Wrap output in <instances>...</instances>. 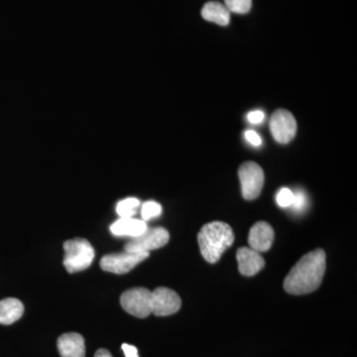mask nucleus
I'll return each mask as SVG.
<instances>
[{
    "mask_svg": "<svg viewBox=\"0 0 357 357\" xmlns=\"http://www.w3.org/2000/svg\"><path fill=\"white\" fill-rule=\"evenodd\" d=\"M248 119L250 123L259 124L264 121L265 114L261 110H255V112H249Z\"/></svg>",
    "mask_w": 357,
    "mask_h": 357,
    "instance_id": "nucleus-22",
    "label": "nucleus"
},
{
    "mask_svg": "<svg viewBox=\"0 0 357 357\" xmlns=\"http://www.w3.org/2000/svg\"><path fill=\"white\" fill-rule=\"evenodd\" d=\"M58 351L62 357L86 356V345L84 337L77 333H64L59 337Z\"/></svg>",
    "mask_w": 357,
    "mask_h": 357,
    "instance_id": "nucleus-12",
    "label": "nucleus"
},
{
    "mask_svg": "<svg viewBox=\"0 0 357 357\" xmlns=\"http://www.w3.org/2000/svg\"><path fill=\"white\" fill-rule=\"evenodd\" d=\"M95 357H112V356L107 349H100L96 352Z\"/></svg>",
    "mask_w": 357,
    "mask_h": 357,
    "instance_id": "nucleus-24",
    "label": "nucleus"
},
{
    "mask_svg": "<svg viewBox=\"0 0 357 357\" xmlns=\"http://www.w3.org/2000/svg\"><path fill=\"white\" fill-rule=\"evenodd\" d=\"M182 306L180 296L165 287L157 288L152 292V314L158 317L171 316Z\"/></svg>",
    "mask_w": 357,
    "mask_h": 357,
    "instance_id": "nucleus-9",
    "label": "nucleus"
},
{
    "mask_svg": "<svg viewBox=\"0 0 357 357\" xmlns=\"http://www.w3.org/2000/svg\"><path fill=\"white\" fill-rule=\"evenodd\" d=\"M307 203V199L306 192L299 190V191L294 192V201L290 208H292L295 211H303L306 208Z\"/></svg>",
    "mask_w": 357,
    "mask_h": 357,
    "instance_id": "nucleus-20",
    "label": "nucleus"
},
{
    "mask_svg": "<svg viewBox=\"0 0 357 357\" xmlns=\"http://www.w3.org/2000/svg\"><path fill=\"white\" fill-rule=\"evenodd\" d=\"M294 201V192L287 188H283L278 192L276 196L277 204L281 208H290Z\"/></svg>",
    "mask_w": 357,
    "mask_h": 357,
    "instance_id": "nucleus-19",
    "label": "nucleus"
},
{
    "mask_svg": "<svg viewBox=\"0 0 357 357\" xmlns=\"http://www.w3.org/2000/svg\"><path fill=\"white\" fill-rule=\"evenodd\" d=\"M121 305L136 318H147L152 314V292L142 287L129 289L122 294Z\"/></svg>",
    "mask_w": 357,
    "mask_h": 357,
    "instance_id": "nucleus-4",
    "label": "nucleus"
},
{
    "mask_svg": "<svg viewBox=\"0 0 357 357\" xmlns=\"http://www.w3.org/2000/svg\"><path fill=\"white\" fill-rule=\"evenodd\" d=\"M198 241L204 259L210 263H215L234 243V230L225 222H208L199 230Z\"/></svg>",
    "mask_w": 357,
    "mask_h": 357,
    "instance_id": "nucleus-2",
    "label": "nucleus"
},
{
    "mask_svg": "<svg viewBox=\"0 0 357 357\" xmlns=\"http://www.w3.org/2000/svg\"><path fill=\"white\" fill-rule=\"evenodd\" d=\"M64 266L69 273L84 271L95 259V249L86 239H70L64 243Z\"/></svg>",
    "mask_w": 357,
    "mask_h": 357,
    "instance_id": "nucleus-3",
    "label": "nucleus"
},
{
    "mask_svg": "<svg viewBox=\"0 0 357 357\" xmlns=\"http://www.w3.org/2000/svg\"><path fill=\"white\" fill-rule=\"evenodd\" d=\"M238 176L243 198L248 201L257 199L264 185V172L261 167L255 162H246L239 168Z\"/></svg>",
    "mask_w": 357,
    "mask_h": 357,
    "instance_id": "nucleus-5",
    "label": "nucleus"
},
{
    "mask_svg": "<svg viewBox=\"0 0 357 357\" xmlns=\"http://www.w3.org/2000/svg\"><path fill=\"white\" fill-rule=\"evenodd\" d=\"M326 272V253L323 249H317L296 263L290 270L284 289L292 295H305L314 292L323 282Z\"/></svg>",
    "mask_w": 357,
    "mask_h": 357,
    "instance_id": "nucleus-1",
    "label": "nucleus"
},
{
    "mask_svg": "<svg viewBox=\"0 0 357 357\" xmlns=\"http://www.w3.org/2000/svg\"><path fill=\"white\" fill-rule=\"evenodd\" d=\"M239 272L244 276H255L265 266V260L259 252L250 248H241L236 252Z\"/></svg>",
    "mask_w": 357,
    "mask_h": 357,
    "instance_id": "nucleus-11",
    "label": "nucleus"
},
{
    "mask_svg": "<svg viewBox=\"0 0 357 357\" xmlns=\"http://www.w3.org/2000/svg\"><path fill=\"white\" fill-rule=\"evenodd\" d=\"M244 136H245V139L250 143L253 146L258 147L262 144V139L260 137L259 134L255 132L253 130H246L244 132Z\"/></svg>",
    "mask_w": 357,
    "mask_h": 357,
    "instance_id": "nucleus-21",
    "label": "nucleus"
},
{
    "mask_svg": "<svg viewBox=\"0 0 357 357\" xmlns=\"http://www.w3.org/2000/svg\"><path fill=\"white\" fill-rule=\"evenodd\" d=\"M161 213V204L154 201L146 202L141 208V215H142L144 222L152 220V218H158Z\"/></svg>",
    "mask_w": 357,
    "mask_h": 357,
    "instance_id": "nucleus-18",
    "label": "nucleus"
},
{
    "mask_svg": "<svg viewBox=\"0 0 357 357\" xmlns=\"http://www.w3.org/2000/svg\"><path fill=\"white\" fill-rule=\"evenodd\" d=\"M149 257V253H134L124 251L122 253H112L103 256L100 260V267L103 271L114 274H126L143 260Z\"/></svg>",
    "mask_w": 357,
    "mask_h": 357,
    "instance_id": "nucleus-7",
    "label": "nucleus"
},
{
    "mask_svg": "<svg viewBox=\"0 0 357 357\" xmlns=\"http://www.w3.org/2000/svg\"><path fill=\"white\" fill-rule=\"evenodd\" d=\"M148 229L144 220L134 218H121L110 225V231L115 236H129L131 238L141 236Z\"/></svg>",
    "mask_w": 357,
    "mask_h": 357,
    "instance_id": "nucleus-13",
    "label": "nucleus"
},
{
    "mask_svg": "<svg viewBox=\"0 0 357 357\" xmlns=\"http://www.w3.org/2000/svg\"><path fill=\"white\" fill-rule=\"evenodd\" d=\"M24 306L18 299L7 298L0 301V324L11 325L23 316Z\"/></svg>",
    "mask_w": 357,
    "mask_h": 357,
    "instance_id": "nucleus-14",
    "label": "nucleus"
},
{
    "mask_svg": "<svg viewBox=\"0 0 357 357\" xmlns=\"http://www.w3.org/2000/svg\"><path fill=\"white\" fill-rule=\"evenodd\" d=\"M274 236V230L269 223L256 222L249 231L248 243L257 252H265L271 248Z\"/></svg>",
    "mask_w": 357,
    "mask_h": 357,
    "instance_id": "nucleus-10",
    "label": "nucleus"
},
{
    "mask_svg": "<svg viewBox=\"0 0 357 357\" xmlns=\"http://www.w3.org/2000/svg\"><path fill=\"white\" fill-rule=\"evenodd\" d=\"M170 234L163 227L147 229L141 236L133 237L124 246V250L134 253H149V251L163 248L168 243Z\"/></svg>",
    "mask_w": 357,
    "mask_h": 357,
    "instance_id": "nucleus-6",
    "label": "nucleus"
},
{
    "mask_svg": "<svg viewBox=\"0 0 357 357\" xmlns=\"http://www.w3.org/2000/svg\"><path fill=\"white\" fill-rule=\"evenodd\" d=\"M140 206L139 199L128 198L122 199L116 206L117 215L121 218H133Z\"/></svg>",
    "mask_w": 357,
    "mask_h": 357,
    "instance_id": "nucleus-16",
    "label": "nucleus"
},
{
    "mask_svg": "<svg viewBox=\"0 0 357 357\" xmlns=\"http://www.w3.org/2000/svg\"><path fill=\"white\" fill-rule=\"evenodd\" d=\"M121 347L126 357H139V356H138L137 349L133 347V345L123 344Z\"/></svg>",
    "mask_w": 357,
    "mask_h": 357,
    "instance_id": "nucleus-23",
    "label": "nucleus"
},
{
    "mask_svg": "<svg viewBox=\"0 0 357 357\" xmlns=\"http://www.w3.org/2000/svg\"><path fill=\"white\" fill-rule=\"evenodd\" d=\"M225 6L230 13L246 14L250 11L252 0H225Z\"/></svg>",
    "mask_w": 357,
    "mask_h": 357,
    "instance_id": "nucleus-17",
    "label": "nucleus"
},
{
    "mask_svg": "<svg viewBox=\"0 0 357 357\" xmlns=\"http://www.w3.org/2000/svg\"><path fill=\"white\" fill-rule=\"evenodd\" d=\"M270 130L275 140L281 144H287L295 137L297 132V122L290 112L278 109L270 119Z\"/></svg>",
    "mask_w": 357,
    "mask_h": 357,
    "instance_id": "nucleus-8",
    "label": "nucleus"
},
{
    "mask_svg": "<svg viewBox=\"0 0 357 357\" xmlns=\"http://www.w3.org/2000/svg\"><path fill=\"white\" fill-rule=\"evenodd\" d=\"M202 16L204 20L220 26H227L230 22L229 9L217 1L206 2L202 9Z\"/></svg>",
    "mask_w": 357,
    "mask_h": 357,
    "instance_id": "nucleus-15",
    "label": "nucleus"
}]
</instances>
